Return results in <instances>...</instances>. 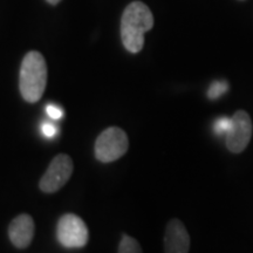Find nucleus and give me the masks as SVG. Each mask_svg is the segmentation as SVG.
<instances>
[{
    "label": "nucleus",
    "instance_id": "obj_3",
    "mask_svg": "<svg viewBox=\"0 0 253 253\" xmlns=\"http://www.w3.org/2000/svg\"><path fill=\"white\" fill-rule=\"evenodd\" d=\"M129 148L126 131L119 126H110L101 132L95 142V156L100 162L109 163L122 157Z\"/></svg>",
    "mask_w": 253,
    "mask_h": 253
},
{
    "label": "nucleus",
    "instance_id": "obj_8",
    "mask_svg": "<svg viewBox=\"0 0 253 253\" xmlns=\"http://www.w3.org/2000/svg\"><path fill=\"white\" fill-rule=\"evenodd\" d=\"M36 226L30 214L23 213L15 217L8 226V237L12 244L18 249H26L33 240Z\"/></svg>",
    "mask_w": 253,
    "mask_h": 253
},
{
    "label": "nucleus",
    "instance_id": "obj_7",
    "mask_svg": "<svg viewBox=\"0 0 253 253\" xmlns=\"http://www.w3.org/2000/svg\"><path fill=\"white\" fill-rule=\"evenodd\" d=\"M190 236L181 220L173 218L168 223L164 235L166 253H189Z\"/></svg>",
    "mask_w": 253,
    "mask_h": 253
},
{
    "label": "nucleus",
    "instance_id": "obj_11",
    "mask_svg": "<svg viewBox=\"0 0 253 253\" xmlns=\"http://www.w3.org/2000/svg\"><path fill=\"white\" fill-rule=\"evenodd\" d=\"M231 126V119L229 118H221L217 120L216 123H214V130H216L217 134H226L227 130L230 129Z\"/></svg>",
    "mask_w": 253,
    "mask_h": 253
},
{
    "label": "nucleus",
    "instance_id": "obj_10",
    "mask_svg": "<svg viewBox=\"0 0 253 253\" xmlns=\"http://www.w3.org/2000/svg\"><path fill=\"white\" fill-rule=\"evenodd\" d=\"M227 84L225 81H216L211 84L210 88L208 90V96L210 97L211 100L218 99V97L221 96L225 91L227 90Z\"/></svg>",
    "mask_w": 253,
    "mask_h": 253
},
{
    "label": "nucleus",
    "instance_id": "obj_4",
    "mask_svg": "<svg viewBox=\"0 0 253 253\" xmlns=\"http://www.w3.org/2000/svg\"><path fill=\"white\" fill-rule=\"evenodd\" d=\"M56 236L60 244L68 249L84 248L88 243V227L80 217L74 213L63 214L58 221Z\"/></svg>",
    "mask_w": 253,
    "mask_h": 253
},
{
    "label": "nucleus",
    "instance_id": "obj_9",
    "mask_svg": "<svg viewBox=\"0 0 253 253\" xmlns=\"http://www.w3.org/2000/svg\"><path fill=\"white\" fill-rule=\"evenodd\" d=\"M119 253H143L140 243L130 236L122 237L119 246Z\"/></svg>",
    "mask_w": 253,
    "mask_h": 253
},
{
    "label": "nucleus",
    "instance_id": "obj_14",
    "mask_svg": "<svg viewBox=\"0 0 253 253\" xmlns=\"http://www.w3.org/2000/svg\"><path fill=\"white\" fill-rule=\"evenodd\" d=\"M47 1H48L49 4H52V5H55V4H58V2L61 1V0H47Z\"/></svg>",
    "mask_w": 253,
    "mask_h": 253
},
{
    "label": "nucleus",
    "instance_id": "obj_6",
    "mask_svg": "<svg viewBox=\"0 0 253 253\" xmlns=\"http://www.w3.org/2000/svg\"><path fill=\"white\" fill-rule=\"evenodd\" d=\"M72 158L66 154H60L53 158L45 175L40 179V189L46 194L59 191L69 181L73 175Z\"/></svg>",
    "mask_w": 253,
    "mask_h": 253
},
{
    "label": "nucleus",
    "instance_id": "obj_2",
    "mask_svg": "<svg viewBox=\"0 0 253 253\" xmlns=\"http://www.w3.org/2000/svg\"><path fill=\"white\" fill-rule=\"evenodd\" d=\"M47 84V65L42 54L37 50L28 52L21 62L19 88L21 96L30 103L38 102Z\"/></svg>",
    "mask_w": 253,
    "mask_h": 253
},
{
    "label": "nucleus",
    "instance_id": "obj_5",
    "mask_svg": "<svg viewBox=\"0 0 253 253\" xmlns=\"http://www.w3.org/2000/svg\"><path fill=\"white\" fill-rule=\"evenodd\" d=\"M252 120L248 112L237 110L231 118L230 129L226 132L225 143L231 153L240 154L248 147L252 138Z\"/></svg>",
    "mask_w": 253,
    "mask_h": 253
},
{
    "label": "nucleus",
    "instance_id": "obj_12",
    "mask_svg": "<svg viewBox=\"0 0 253 253\" xmlns=\"http://www.w3.org/2000/svg\"><path fill=\"white\" fill-rule=\"evenodd\" d=\"M46 113L53 120H60L63 116V110L59 108L58 106H55V104H48L46 107Z\"/></svg>",
    "mask_w": 253,
    "mask_h": 253
},
{
    "label": "nucleus",
    "instance_id": "obj_1",
    "mask_svg": "<svg viewBox=\"0 0 253 253\" xmlns=\"http://www.w3.org/2000/svg\"><path fill=\"white\" fill-rule=\"evenodd\" d=\"M154 26V15L150 8L141 1L126 6L121 20L123 46L130 53L141 52L144 45V34Z\"/></svg>",
    "mask_w": 253,
    "mask_h": 253
},
{
    "label": "nucleus",
    "instance_id": "obj_15",
    "mask_svg": "<svg viewBox=\"0 0 253 253\" xmlns=\"http://www.w3.org/2000/svg\"><path fill=\"white\" fill-rule=\"evenodd\" d=\"M239 1H245V0H239Z\"/></svg>",
    "mask_w": 253,
    "mask_h": 253
},
{
    "label": "nucleus",
    "instance_id": "obj_13",
    "mask_svg": "<svg viewBox=\"0 0 253 253\" xmlns=\"http://www.w3.org/2000/svg\"><path fill=\"white\" fill-rule=\"evenodd\" d=\"M42 134L48 138L54 137L56 135V126L54 125H50V123H43Z\"/></svg>",
    "mask_w": 253,
    "mask_h": 253
}]
</instances>
